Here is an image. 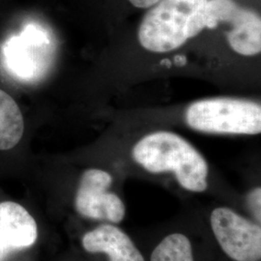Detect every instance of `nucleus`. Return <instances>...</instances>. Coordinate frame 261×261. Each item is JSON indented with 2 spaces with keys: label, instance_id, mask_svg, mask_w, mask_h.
I'll return each mask as SVG.
<instances>
[{
  "label": "nucleus",
  "instance_id": "20e7f679",
  "mask_svg": "<svg viewBox=\"0 0 261 261\" xmlns=\"http://www.w3.org/2000/svg\"><path fill=\"white\" fill-rule=\"evenodd\" d=\"M230 24L227 40L234 51L255 56L261 51V19L254 12L244 9L233 0H208L204 10V27L214 29Z\"/></svg>",
  "mask_w": 261,
  "mask_h": 261
},
{
  "label": "nucleus",
  "instance_id": "9d476101",
  "mask_svg": "<svg viewBox=\"0 0 261 261\" xmlns=\"http://www.w3.org/2000/svg\"><path fill=\"white\" fill-rule=\"evenodd\" d=\"M151 261H195L192 244L183 234H170L154 249Z\"/></svg>",
  "mask_w": 261,
  "mask_h": 261
},
{
  "label": "nucleus",
  "instance_id": "f8f14e48",
  "mask_svg": "<svg viewBox=\"0 0 261 261\" xmlns=\"http://www.w3.org/2000/svg\"><path fill=\"white\" fill-rule=\"evenodd\" d=\"M129 1L137 8L146 9L154 6L159 0H129Z\"/></svg>",
  "mask_w": 261,
  "mask_h": 261
},
{
  "label": "nucleus",
  "instance_id": "7ed1b4c3",
  "mask_svg": "<svg viewBox=\"0 0 261 261\" xmlns=\"http://www.w3.org/2000/svg\"><path fill=\"white\" fill-rule=\"evenodd\" d=\"M186 121L192 129L204 133L257 135L261 132V106L234 98L200 100L188 108Z\"/></svg>",
  "mask_w": 261,
  "mask_h": 261
},
{
  "label": "nucleus",
  "instance_id": "f03ea898",
  "mask_svg": "<svg viewBox=\"0 0 261 261\" xmlns=\"http://www.w3.org/2000/svg\"><path fill=\"white\" fill-rule=\"evenodd\" d=\"M208 0H159L140 23V45L153 53H168L196 37L204 27Z\"/></svg>",
  "mask_w": 261,
  "mask_h": 261
},
{
  "label": "nucleus",
  "instance_id": "39448f33",
  "mask_svg": "<svg viewBox=\"0 0 261 261\" xmlns=\"http://www.w3.org/2000/svg\"><path fill=\"white\" fill-rule=\"evenodd\" d=\"M215 237L234 261H260L261 228L227 207H218L210 217Z\"/></svg>",
  "mask_w": 261,
  "mask_h": 261
},
{
  "label": "nucleus",
  "instance_id": "f257e3e1",
  "mask_svg": "<svg viewBox=\"0 0 261 261\" xmlns=\"http://www.w3.org/2000/svg\"><path fill=\"white\" fill-rule=\"evenodd\" d=\"M133 157L152 173L172 171L188 191L201 193L207 189L209 168L205 159L174 133L160 130L147 135L135 145Z\"/></svg>",
  "mask_w": 261,
  "mask_h": 261
},
{
  "label": "nucleus",
  "instance_id": "ddd939ff",
  "mask_svg": "<svg viewBox=\"0 0 261 261\" xmlns=\"http://www.w3.org/2000/svg\"><path fill=\"white\" fill-rule=\"evenodd\" d=\"M11 252L13 251L0 239V261L4 260Z\"/></svg>",
  "mask_w": 261,
  "mask_h": 261
},
{
  "label": "nucleus",
  "instance_id": "1a4fd4ad",
  "mask_svg": "<svg viewBox=\"0 0 261 261\" xmlns=\"http://www.w3.org/2000/svg\"><path fill=\"white\" fill-rule=\"evenodd\" d=\"M24 133V120L19 105L0 88V150L18 145Z\"/></svg>",
  "mask_w": 261,
  "mask_h": 261
},
{
  "label": "nucleus",
  "instance_id": "9b49d317",
  "mask_svg": "<svg viewBox=\"0 0 261 261\" xmlns=\"http://www.w3.org/2000/svg\"><path fill=\"white\" fill-rule=\"evenodd\" d=\"M248 203L250 209L254 215L255 219L260 222L261 220V189L260 187L255 188L248 196Z\"/></svg>",
  "mask_w": 261,
  "mask_h": 261
},
{
  "label": "nucleus",
  "instance_id": "0eeeda50",
  "mask_svg": "<svg viewBox=\"0 0 261 261\" xmlns=\"http://www.w3.org/2000/svg\"><path fill=\"white\" fill-rule=\"evenodd\" d=\"M37 236V224L23 206L13 201L0 203V239L12 251L31 247Z\"/></svg>",
  "mask_w": 261,
  "mask_h": 261
},
{
  "label": "nucleus",
  "instance_id": "423d86ee",
  "mask_svg": "<svg viewBox=\"0 0 261 261\" xmlns=\"http://www.w3.org/2000/svg\"><path fill=\"white\" fill-rule=\"evenodd\" d=\"M112 183V175L105 170H85L75 195L76 211L89 219L120 223L125 217V205L119 196L109 192Z\"/></svg>",
  "mask_w": 261,
  "mask_h": 261
},
{
  "label": "nucleus",
  "instance_id": "6e6552de",
  "mask_svg": "<svg viewBox=\"0 0 261 261\" xmlns=\"http://www.w3.org/2000/svg\"><path fill=\"white\" fill-rule=\"evenodd\" d=\"M85 251L106 253L111 261H144L130 237L112 224H103L87 232L83 238Z\"/></svg>",
  "mask_w": 261,
  "mask_h": 261
}]
</instances>
